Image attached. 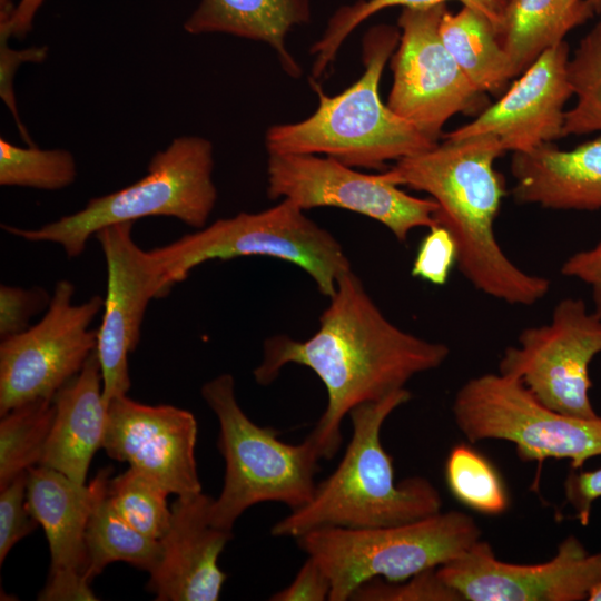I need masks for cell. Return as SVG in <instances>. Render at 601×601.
<instances>
[{"label": "cell", "mask_w": 601, "mask_h": 601, "mask_svg": "<svg viewBox=\"0 0 601 601\" xmlns=\"http://www.w3.org/2000/svg\"><path fill=\"white\" fill-rule=\"evenodd\" d=\"M197 421L174 405H146L127 395L107 405L102 447L108 456L127 462L177 496L201 492L195 447Z\"/></svg>", "instance_id": "obj_17"}, {"label": "cell", "mask_w": 601, "mask_h": 601, "mask_svg": "<svg viewBox=\"0 0 601 601\" xmlns=\"http://www.w3.org/2000/svg\"><path fill=\"white\" fill-rule=\"evenodd\" d=\"M565 41L545 50L493 105L444 137L497 138L505 151L526 152L564 137L565 104L573 97Z\"/></svg>", "instance_id": "obj_18"}, {"label": "cell", "mask_w": 601, "mask_h": 601, "mask_svg": "<svg viewBox=\"0 0 601 601\" xmlns=\"http://www.w3.org/2000/svg\"><path fill=\"white\" fill-rule=\"evenodd\" d=\"M268 155L270 199H288L303 210L337 207L354 211L381 223L402 243L413 229L437 225L439 205L432 198L408 195L382 174H364L328 156Z\"/></svg>", "instance_id": "obj_12"}, {"label": "cell", "mask_w": 601, "mask_h": 601, "mask_svg": "<svg viewBox=\"0 0 601 601\" xmlns=\"http://www.w3.org/2000/svg\"><path fill=\"white\" fill-rule=\"evenodd\" d=\"M353 601H462L461 597L445 584L436 569H431L403 581L388 582L372 579L352 594Z\"/></svg>", "instance_id": "obj_32"}, {"label": "cell", "mask_w": 601, "mask_h": 601, "mask_svg": "<svg viewBox=\"0 0 601 601\" xmlns=\"http://www.w3.org/2000/svg\"><path fill=\"white\" fill-rule=\"evenodd\" d=\"M411 396L404 387L349 412L352 435L338 465L316 484L307 504L273 525V536L296 540L319 529L397 525L441 512V495L427 479L395 482L392 457L381 441L384 422Z\"/></svg>", "instance_id": "obj_3"}, {"label": "cell", "mask_w": 601, "mask_h": 601, "mask_svg": "<svg viewBox=\"0 0 601 601\" xmlns=\"http://www.w3.org/2000/svg\"><path fill=\"white\" fill-rule=\"evenodd\" d=\"M14 7L12 0H0V97L11 112L22 140L28 146H35L18 112L13 80L21 65L45 61L48 57V47H30L20 50L9 47V38L12 37L9 19L13 14Z\"/></svg>", "instance_id": "obj_33"}, {"label": "cell", "mask_w": 601, "mask_h": 601, "mask_svg": "<svg viewBox=\"0 0 601 601\" xmlns=\"http://www.w3.org/2000/svg\"><path fill=\"white\" fill-rule=\"evenodd\" d=\"M589 601H601V584L594 588L588 599Z\"/></svg>", "instance_id": "obj_41"}, {"label": "cell", "mask_w": 601, "mask_h": 601, "mask_svg": "<svg viewBox=\"0 0 601 601\" xmlns=\"http://www.w3.org/2000/svg\"><path fill=\"white\" fill-rule=\"evenodd\" d=\"M53 418V400L32 401L1 415L0 487L40 464Z\"/></svg>", "instance_id": "obj_26"}, {"label": "cell", "mask_w": 601, "mask_h": 601, "mask_svg": "<svg viewBox=\"0 0 601 601\" xmlns=\"http://www.w3.org/2000/svg\"><path fill=\"white\" fill-rule=\"evenodd\" d=\"M111 471L105 467L90 483L79 484L45 465L28 470L27 504L50 550L49 575L38 600L98 599L87 579L86 529L96 503L107 493Z\"/></svg>", "instance_id": "obj_16"}, {"label": "cell", "mask_w": 601, "mask_h": 601, "mask_svg": "<svg viewBox=\"0 0 601 601\" xmlns=\"http://www.w3.org/2000/svg\"><path fill=\"white\" fill-rule=\"evenodd\" d=\"M446 9L445 3L403 8L397 20L401 37L391 61L388 108L434 141L452 116L479 110L485 101L484 92L471 83L441 39Z\"/></svg>", "instance_id": "obj_13"}, {"label": "cell", "mask_w": 601, "mask_h": 601, "mask_svg": "<svg viewBox=\"0 0 601 601\" xmlns=\"http://www.w3.org/2000/svg\"><path fill=\"white\" fill-rule=\"evenodd\" d=\"M200 394L218 421L217 447L225 460L224 485L210 505L214 525L231 531L258 503H283L294 511L312 500L322 457L308 435L289 444L274 427L254 423L242 410L228 373L206 382Z\"/></svg>", "instance_id": "obj_7"}, {"label": "cell", "mask_w": 601, "mask_h": 601, "mask_svg": "<svg viewBox=\"0 0 601 601\" xmlns=\"http://www.w3.org/2000/svg\"><path fill=\"white\" fill-rule=\"evenodd\" d=\"M45 0H19L9 19L12 37L23 39L31 30L35 17Z\"/></svg>", "instance_id": "obj_40"}, {"label": "cell", "mask_w": 601, "mask_h": 601, "mask_svg": "<svg viewBox=\"0 0 601 601\" xmlns=\"http://www.w3.org/2000/svg\"><path fill=\"white\" fill-rule=\"evenodd\" d=\"M452 414L470 443L511 442L523 462L565 459L579 470L601 455V416L580 418L559 413L519 380L499 372L466 381L454 396Z\"/></svg>", "instance_id": "obj_9"}, {"label": "cell", "mask_w": 601, "mask_h": 601, "mask_svg": "<svg viewBox=\"0 0 601 601\" xmlns=\"http://www.w3.org/2000/svg\"><path fill=\"white\" fill-rule=\"evenodd\" d=\"M476 521L460 511L390 526L319 529L296 539L332 583L329 601H347L372 579L398 582L436 569L481 539Z\"/></svg>", "instance_id": "obj_8"}, {"label": "cell", "mask_w": 601, "mask_h": 601, "mask_svg": "<svg viewBox=\"0 0 601 601\" xmlns=\"http://www.w3.org/2000/svg\"><path fill=\"white\" fill-rule=\"evenodd\" d=\"M511 173L516 203L558 210H601V135L571 150L550 142L513 152Z\"/></svg>", "instance_id": "obj_20"}, {"label": "cell", "mask_w": 601, "mask_h": 601, "mask_svg": "<svg viewBox=\"0 0 601 601\" xmlns=\"http://www.w3.org/2000/svg\"><path fill=\"white\" fill-rule=\"evenodd\" d=\"M132 225L115 224L95 234L107 264V294L96 348L106 406L130 390L128 357L139 344L149 302L159 298L158 273L148 250L135 243Z\"/></svg>", "instance_id": "obj_15"}, {"label": "cell", "mask_w": 601, "mask_h": 601, "mask_svg": "<svg viewBox=\"0 0 601 601\" xmlns=\"http://www.w3.org/2000/svg\"><path fill=\"white\" fill-rule=\"evenodd\" d=\"M447 0H359L353 4L341 7L328 20L326 29L311 48L314 56L313 79L322 77L346 38L366 19L375 13L391 7L401 6L403 8H425ZM464 7L476 10L484 14L494 26L497 33L500 31L504 11L509 0H457Z\"/></svg>", "instance_id": "obj_27"}, {"label": "cell", "mask_w": 601, "mask_h": 601, "mask_svg": "<svg viewBox=\"0 0 601 601\" xmlns=\"http://www.w3.org/2000/svg\"><path fill=\"white\" fill-rule=\"evenodd\" d=\"M457 263L456 244L451 233L441 225L428 228L422 239L411 274L433 285H444Z\"/></svg>", "instance_id": "obj_35"}, {"label": "cell", "mask_w": 601, "mask_h": 601, "mask_svg": "<svg viewBox=\"0 0 601 601\" xmlns=\"http://www.w3.org/2000/svg\"><path fill=\"white\" fill-rule=\"evenodd\" d=\"M595 13H598V14L600 16V22H601V3H600V6H599V8L597 9V12H595Z\"/></svg>", "instance_id": "obj_43"}, {"label": "cell", "mask_w": 601, "mask_h": 601, "mask_svg": "<svg viewBox=\"0 0 601 601\" xmlns=\"http://www.w3.org/2000/svg\"><path fill=\"white\" fill-rule=\"evenodd\" d=\"M55 418L39 465L86 484L90 462L106 431L107 406L95 351L82 370L53 397Z\"/></svg>", "instance_id": "obj_21"}, {"label": "cell", "mask_w": 601, "mask_h": 601, "mask_svg": "<svg viewBox=\"0 0 601 601\" xmlns=\"http://www.w3.org/2000/svg\"><path fill=\"white\" fill-rule=\"evenodd\" d=\"M504 151L492 135L446 138L381 174L397 186L428 194L439 205L437 225L453 236L456 265L477 290L511 305L530 306L549 293L551 282L521 269L495 237L494 220L505 186L494 161Z\"/></svg>", "instance_id": "obj_2"}, {"label": "cell", "mask_w": 601, "mask_h": 601, "mask_svg": "<svg viewBox=\"0 0 601 601\" xmlns=\"http://www.w3.org/2000/svg\"><path fill=\"white\" fill-rule=\"evenodd\" d=\"M75 286L55 285L42 318L0 343V415L37 400H53L96 351L98 329L90 324L104 307L99 295L73 304Z\"/></svg>", "instance_id": "obj_10"}, {"label": "cell", "mask_w": 601, "mask_h": 601, "mask_svg": "<svg viewBox=\"0 0 601 601\" xmlns=\"http://www.w3.org/2000/svg\"><path fill=\"white\" fill-rule=\"evenodd\" d=\"M51 295L43 288L0 286V337L19 334L29 327V321L42 309H47Z\"/></svg>", "instance_id": "obj_36"}, {"label": "cell", "mask_w": 601, "mask_h": 601, "mask_svg": "<svg viewBox=\"0 0 601 601\" xmlns=\"http://www.w3.org/2000/svg\"><path fill=\"white\" fill-rule=\"evenodd\" d=\"M436 572L463 601H582L601 584V552L589 553L569 535L551 560L514 564L497 559L480 539Z\"/></svg>", "instance_id": "obj_14"}, {"label": "cell", "mask_w": 601, "mask_h": 601, "mask_svg": "<svg viewBox=\"0 0 601 601\" xmlns=\"http://www.w3.org/2000/svg\"><path fill=\"white\" fill-rule=\"evenodd\" d=\"M311 0H199L184 22L190 35L226 33L269 45L294 78L302 69L287 50V33L311 21Z\"/></svg>", "instance_id": "obj_22"}, {"label": "cell", "mask_w": 601, "mask_h": 601, "mask_svg": "<svg viewBox=\"0 0 601 601\" xmlns=\"http://www.w3.org/2000/svg\"><path fill=\"white\" fill-rule=\"evenodd\" d=\"M332 583L312 556L302 564L294 580L284 589L272 594V601H329Z\"/></svg>", "instance_id": "obj_37"}, {"label": "cell", "mask_w": 601, "mask_h": 601, "mask_svg": "<svg viewBox=\"0 0 601 601\" xmlns=\"http://www.w3.org/2000/svg\"><path fill=\"white\" fill-rule=\"evenodd\" d=\"M213 170V144L199 136H180L152 156L146 175L134 184L91 198L82 209L38 228L3 224L1 228L28 242L58 244L69 258L80 256L100 229L145 217H173L200 229L217 201Z\"/></svg>", "instance_id": "obj_6"}, {"label": "cell", "mask_w": 601, "mask_h": 601, "mask_svg": "<svg viewBox=\"0 0 601 601\" xmlns=\"http://www.w3.org/2000/svg\"><path fill=\"white\" fill-rule=\"evenodd\" d=\"M107 494L117 512L142 534L161 540L170 525L169 491L149 475L130 467L110 477Z\"/></svg>", "instance_id": "obj_31"}, {"label": "cell", "mask_w": 601, "mask_h": 601, "mask_svg": "<svg viewBox=\"0 0 601 601\" xmlns=\"http://www.w3.org/2000/svg\"><path fill=\"white\" fill-rule=\"evenodd\" d=\"M444 475L451 494L469 509L486 515H499L508 510L510 499L499 472L471 446L452 447Z\"/></svg>", "instance_id": "obj_28"}, {"label": "cell", "mask_w": 601, "mask_h": 601, "mask_svg": "<svg viewBox=\"0 0 601 601\" xmlns=\"http://www.w3.org/2000/svg\"><path fill=\"white\" fill-rule=\"evenodd\" d=\"M595 13L589 0H509L499 39L513 77Z\"/></svg>", "instance_id": "obj_23"}, {"label": "cell", "mask_w": 601, "mask_h": 601, "mask_svg": "<svg viewBox=\"0 0 601 601\" xmlns=\"http://www.w3.org/2000/svg\"><path fill=\"white\" fill-rule=\"evenodd\" d=\"M318 329L306 341L275 335L264 342L253 375L259 385L273 383L288 364L313 371L324 384L326 407L308 436L322 459L342 445V422L364 403L402 390L415 375L440 367L449 357L444 343L431 342L394 325L377 307L359 277L342 275Z\"/></svg>", "instance_id": "obj_1"}, {"label": "cell", "mask_w": 601, "mask_h": 601, "mask_svg": "<svg viewBox=\"0 0 601 601\" xmlns=\"http://www.w3.org/2000/svg\"><path fill=\"white\" fill-rule=\"evenodd\" d=\"M211 502L200 492L177 496L171 505L170 525L160 540L161 558L147 583L156 600H219L227 575L218 560L233 532L211 523Z\"/></svg>", "instance_id": "obj_19"}, {"label": "cell", "mask_w": 601, "mask_h": 601, "mask_svg": "<svg viewBox=\"0 0 601 601\" xmlns=\"http://www.w3.org/2000/svg\"><path fill=\"white\" fill-rule=\"evenodd\" d=\"M27 479L28 471L0 487V564L39 524L27 504Z\"/></svg>", "instance_id": "obj_34"}, {"label": "cell", "mask_w": 601, "mask_h": 601, "mask_svg": "<svg viewBox=\"0 0 601 601\" xmlns=\"http://www.w3.org/2000/svg\"><path fill=\"white\" fill-rule=\"evenodd\" d=\"M401 31L388 24L368 29L362 42L364 72L336 96L314 79L318 107L308 118L268 128V154L325 155L349 167L382 169L434 147V141L393 112L380 97L384 67L397 48Z\"/></svg>", "instance_id": "obj_4"}, {"label": "cell", "mask_w": 601, "mask_h": 601, "mask_svg": "<svg viewBox=\"0 0 601 601\" xmlns=\"http://www.w3.org/2000/svg\"><path fill=\"white\" fill-rule=\"evenodd\" d=\"M89 582L114 562L151 573L161 558V542L132 528L106 493L95 505L86 529Z\"/></svg>", "instance_id": "obj_25"}, {"label": "cell", "mask_w": 601, "mask_h": 601, "mask_svg": "<svg viewBox=\"0 0 601 601\" xmlns=\"http://www.w3.org/2000/svg\"><path fill=\"white\" fill-rule=\"evenodd\" d=\"M561 274L581 280L591 288L593 313L601 318V239L590 248L569 256Z\"/></svg>", "instance_id": "obj_38"}, {"label": "cell", "mask_w": 601, "mask_h": 601, "mask_svg": "<svg viewBox=\"0 0 601 601\" xmlns=\"http://www.w3.org/2000/svg\"><path fill=\"white\" fill-rule=\"evenodd\" d=\"M565 499L577 519L588 525L594 501L601 497V467L592 471H571L564 483Z\"/></svg>", "instance_id": "obj_39"}, {"label": "cell", "mask_w": 601, "mask_h": 601, "mask_svg": "<svg viewBox=\"0 0 601 601\" xmlns=\"http://www.w3.org/2000/svg\"><path fill=\"white\" fill-rule=\"evenodd\" d=\"M77 164L66 149L19 147L0 138V185L59 190L75 183Z\"/></svg>", "instance_id": "obj_30"}, {"label": "cell", "mask_w": 601, "mask_h": 601, "mask_svg": "<svg viewBox=\"0 0 601 601\" xmlns=\"http://www.w3.org/2000/svg\"><path fill=\"white\" fill-rule=\"evenodd\" d=\"M569 79L575 97L565 111L563 135H601V22L580 41L569 60Z\"/></svg>", "instance_id": "obj_29"}, {"label": "cell", "mask_w": 601, "mask_h": 601, "mask_svg": "<svg viewBox=\"0 0 601 601\" xmlns=\"http://www.w3.org/2000/svg\"><path fill=\"white\" fill-rule=\"evenodd\" d=\"M591 2V4L593 6L595 12H597V9L599 8L600 3H601V0H589Z\"/></svg>", "instance_id": "obj_42"}, {"label": "cell", "mask_w": 601, "mask_h": 601, "mask_svg": "<svg viewBox=\"0 0 601 601\" xmlns=\"http://www.w3.org/2000/svg\"><path fill=\"white\" fill-rule=\"evenodd\" d=\"M441 39L471 83L482 92L499 93L513 79L510 61L492 22L474 9H447L440 22Z\"/></svg>", "instance_id": "obj_24"}, {"label": "cell", "mask_w": 601, "mask_h": 601, "mask_svg": "<svg viewBox=\"0 0 601 601\" xmlns=\"http://www.w3.org/2000/svg\"><path fill=\"white\" fill-rule=\"evenodd\" d=\"M601 353V318L581 298L565 297L551 321L524 328L504 349L499 373L519 380L540 402L568 416L594 418L589 367Z\"/></svg>", "instance_id": "obj_11"}, {"label": "cell", "mask_w": 601, "mask_h": 601, "mask_svg": "<svg viewBox=\"0 0 601 601\" xmlns=\"http://www.w3.org/2000/svg\"><path fill=\"white\" fill-rule=\"evenodd\" d=\"M159 276V298L209 260L262 256L302 268L329 298L352 270L341 243L288 199L257 213L220 218L165 246L148 250Z\"/></svg>", "instance_id": "obj_5"}]
</instances>
